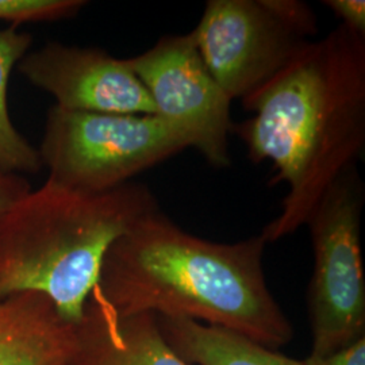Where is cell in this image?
Instances as JSON below:
<instances>
[{
	"label": "cell",
	"mask_w": 365,
	"mask_h": 365,
	"mask_svg": "<svg viewBox=\"0 0 365 365\" xmlns=\"http://www.w3.org/2000/svg\"><path fill=\"white\" fill-rule=\"evenodd\" d=\"M255 115L233 126L271 184H287L280 214L260 235L276 242L304 226L327 190L357 168L365 148V37L336 27L242 99Z\"/></svg>",
	"instance_id": "cell-1"
},
{
	"label": "cell",
	"mask_w": 365,
	"mask_h": 365,
	"mask_svg": "<svg viewBox=\"0 0 365 365\" xmlns=\"http://www.w3.org/2000/svg\"><path fill=\"white\" fill-rule=\"evenodd\" d=\"M30 190L31 188L29 182L22 176L0 173V218L18 199L26 195Z\"/></svg>",
	"instance_id": "cell-16"
},
{
	"label": "cell",
	"mask_w": 365,
	"mask_h": 365,
	"mask_svg": "<svg viewBox=\"0 0 365 365\" xmlns=\"http://www.w3.org/2000/svg\"><path fill=\"white\" fill-rule=\"evenodd\" d=\"M190 148L156 114H105L51 108L38 153L48 182L84 194L119 188Z\"/></svg>",
	"instance_id": "cell-4"
},
{
	"label": "cell",
	"mask_w": 365,
	"mask_h": 365,
	"mask_svg": "<svg viewBox=\"0 0 365 365\" xmlns=\"http://www.w3.org/2000/svg\"><path fill=\"white\" fill-rule=\"evenodd\" d=\"M75 324L34 291L0 300V365H72Z\"/></svg>",
	"instance_id": "cell-10"
},
{
	"label": "cell",
	"mask_w": 365,
	"mask_h": 365,
	"mask_svg": "<svg viewBox=\"0 0 365 365\" xmlns=\"http://www.w3.org/2000/svg\"><path fill=\"white\" fill-rule=\"evenodd\" d=\"M33 38L16 27L0 29V173L22 176L42 168L38 149L14 125L9 108V83L14 68L25 57Z\"/></svg>",
	"instance_id": "cell-12"
},
{
	"label": "cell",
	"mask_w": 365,
	"mask_h": 365,
	"mask_svg": "<svg viewBox=\"0 0 365 365\" xmlns=\"http://www.w3.org/2000/svg\"><path fill=\"white\" fill-rule=\"evenodd\" d=\"M364 182L345 172L321 197L307 226L314 269L307 291L312 356H327L365 339V274L361 255Z\"/></svg>",
	"instance_id": "cell-6"
},
{
	"label": "cell",
	"mask_w": 365,
	"mask_h": 365,
	"mask_svg": "<svg viewBox=\"0 0 365 365\" xmlns=\"http://www.w3.org/2000/svg\"><path fill=\"white\" fill-rule=\"evenodd\" d=\"M302 365H365V339L327 356H309Z\"/></svg>",
	"instance_id": "cell-15"
},
{
	"label": "cell",
	"mask_w": 365,
	"mask_h": 365,
	"mask_svg": "<svg viewBox=\"0 0 365 365\" xmlns=\"http://www.w3.org/2000/svg\"><path fill=\"white\" fill-rule=\"evenodd\" d=\"M126 60L149 92L156 115L184 134L212 167L229 168L232 99L205 64L192 33L163 37Z\"/></svg>",
	"instance_id": "cell-7"
},
{
	"label": "cell",
	"mask_w": 365,
	"mask_h": 365,
	"mask_svg": "<svg viewBox=\"0 0 365 365\" xmlns=\"http://www.w3.org/2000/svg\"><path fill=\"white\" fill-rule=\"evenodd\" d=\"M318 31L299 0H210L191 31L211 75L233 101L259 90Z\"/></svg>",
	"instance_id": "cell-5"
},
{
	"label": "cell",
	"mask_w": 365,
	"mask_h": 365,
	"mask_svg": "<svg viewBox=\"0 0 365 365\" xmlns=\"http://www.w3.org/2000/svg\"><path fill=\"white\" fill-rule=\"evenodd\" d=\"M324 3L341 21V26L365 37L364 0H327Z\"/></svg>",
	"instance_id": "cell-14"
},
{
	"label": "cell",
	"mask_w": 365,
	"mask_h": 365,
	"mask_svg": "<svg viewBox=\"0 0 365 365\" xmlns=\"http://www.w3.org/2000/svg\"><path fill=\"white\" fill-rule=\"evenodd\" d=\"M84 0H0V21L13 26L31 22H56L78 15Z\"/></svg>",
	"instance_id": "cell-13"
},
{
	"label": "cell",
	"mask_w": 365,
	"mask_h": 365,
	"mask_svg": "<svg viewBox=\"0 0 365 365\" xmlns=\"http://www.w3.org/2000/svg\"><path fill=\"white\" fill-rule=\"evenodd\" d=\"M156 209L152 191L131 182L102 194L48 180L30 190L0 218V300L41 292L66 321L78 324L107 250Z\"/></svg>",
	"instance_id": "cell-3"
},
{
	"label": "cell",
	"mask_w": 365,
	"mask_h": 365,
	"mask_svg": "<svg viewBox=\"0 0 365 365\" xmlns=\"http://www.w3.org/2000/svg\"><path fill=\"white\" fill-rule=\"evenodd\" d=\"M265 247L261 235L235 244L199 238L158 207L107 250L95 292L122 315L190 318L276 351L294 329L267 284Z\"/></svg>",
	"instance_id": "cell-2"
},
{
	"label": "cell",
	"mask_w": 365,
	"mask_h": 365,
	"mask_svg": "<svg viewBox=\"0 0 365 365\" xmlns=\"http://www.w3.org/2000/svg\"><path fill=\"white\" fill-rule=\"evenodd\" d=\"M27 81L69 111L156 114L155 105L128 60L96 48L58 42L29 51L18 64Z\"/></svg>",
	"instance_id": "cell-8"
},
{
	"label": "cell",
	"mask_w": 365,
	"mask_h": 365,
	"mask_svg": "<svg viewBox=\"0 0 365 365\" xmlns=\"http://www.w3.org/2000/svg\"><path fill=\"white\" fill-rule=\"evenodd\" d=\"M75 331L72 365H190L164 339L155 314L115 313L95 289Z\"/></svg>",
	"instance_id": "cell-9"
},
{
	"label": "cell",
	"mask_w": 365,
	"mask_h": 365,
	"mask_svg": "<svg viewBox=\"0 0 365 365\" xmlns=\"http://www.w3.org/2000/svg\"><path fill=\"white\" fill-rule=\"evenodd\" d=\"M156 319L164 339L190 365H302L223 327L182 317L156 315Z\"/></svg>",
	"instance_id": "cell-11"
}]
</instances>
